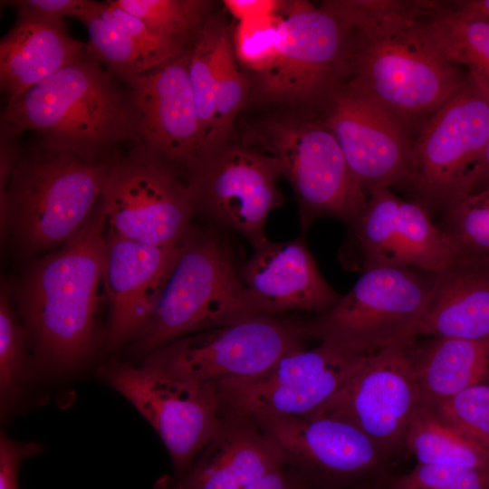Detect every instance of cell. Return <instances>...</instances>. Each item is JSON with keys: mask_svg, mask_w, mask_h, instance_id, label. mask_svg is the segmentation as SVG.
<instances>
[{"mask_svg": "<svg viewBox=\"0 0 489 489\" xmlns=\"http://www.w3.org/2000/svg\"><path fill=\"white\" fill-rule=\"evenodd\" d=\"M420 404L436 407L489 375V343L434 338L415 346Z\"/></svg>", "mask_w": 489, "mask_h": 489, "instance_id": "cell-25", "label": "cell"}, {"mask_svg": "<svg viewBox=\"0 0 489 489\" xmlns=\"http://www.w3.org/2000/svg\"><path fill=\"white\" fill-rule=\"evenodd\" d=\"M18 138L1 132L0 135V197L5 193L10 177L20 157Z\"/></svg>", "mask_w": 489, "mask_h": 489, "instance_id": "cell-41", "label": "cell"}, {"mask_svg": "<svg viewBox=\"0 0 489 489\" xmlns=\"http://www.w3.org/2000/svg\"><path fill=\"white\" fill-rule=\"evenodd\" d=\"M42 446L35 442H18L1 433L0 489H18V470L27 457L38 454Z\"/></svg>", "mask_w": 489, "mask_h": 489, "instance_id": "cell-38", "label": "cell"}, {"mask_svg": "<svg viewBox=\"0 0 489 489\" xmlns=\"http://www.w3.org/2000/svg\"><path fill=\"white\" fill-rule=\"evenodd\" d=\"M240 275L250 302L261 314H319L340 296L321 274L302 236L287 242L266 239L254 247Z\"/></svg>", "mask_w": 489, "mask_h": 489, "instance_id": "cell-21", "label": "cell"}, {"mask_svg": "<svg viewBox=\"0 0 489 489\" xmlns=\"http://www.w3.org/2000/svg\"><path fill=\"white\" fill-rule=\"evenodd\" d=\"M433 408L446 422L489 451V383L475 384Z\"/></svg>", "mask_w": 489, "mask_h": 489, "instance_id": "cell-35", "label": "cell"}, {"mask_svg": "<svg viewBox=\"0 0 489 489\" xmlns=\"http://www.w3.org/2000/svg\"><path fill=\"white\" fill-rule=\"evenodd\" d=\"M348 225L340 259L349 270L406 266L437 273L457 255L426 207L398 197L388 187L372 190L364 209Z\"/></svg>", "mask_w": 489, "mask_h": 489, "instance_id": "cell-15", "label": "cell"}, {"mask_svg": "<svg viewBox=\"0 0 489 489\" xmlns=\"http://www.w3.org/2000/svg\"><path fill=\"white\" fill-rule=\"evenodd\" d=\"M285 463L309 482L342 483L376 473L387 455L352 424L330 416H252Z\"/></svg>", "mask_w": 489, "mask_h": 489, "instance_id": "cell-18", "label": "cell"}, {"mask_svg": "<svg viewBox=\"0 0 489 489\" xmlns=\"http://www.w3.org/2000/svg\"><path fill=\"white\" fill-rule=\"evenodd\" d=\"M281 27L279 10L239 21L232 41L236 60L254 74L268 69L278 54Z\"/></svg>", "mask_w": 489, "mask_h": 489, "instance_id": "cell-34", "label": "cell"}, {"mask_svg": "<svg viewBox=\"0 0 489 489\" xmlns=\"http://www.w3.org/2000/svg\"><path fill=\"white\" fill-rule=\"evenodd\" d=\"M488 137L489 94L468 76L413 140L409 187L415 201L446 213L470 195Z\"/></svg>", "mask_w": 489, "mask_h": 489, "instance_id": "cell-8", "label": "cell"}, {"mask_svg": "<svg viewBox=\"0 0 489 489\" xmlns=\"http://www.w3.org/2000/svg\"><path fill=\"white\" fill-rule=\"evenodd\" d=\"M421 335L489 343V263L457 254L436 273Z\"/></svg>", "mask_w": 489, "mask_h": 489, "instance_id": "cell-23", "label": "cell"}, {"mask_svg": "<svg viewBox=\"0 0 489 489\" xmlns=\"http://www.w3.org/2000/svg\"><path fill=\"white\" fill-rule=\"evenodd\" d=\"M89 54L8 102L1 132L34 131L44 142L88 160H102L123 142L138 143L129 92Z\"/></svg>", "mask_w": 489, "mask_h": 489, "instance_id": "cell-3", "label": "cell"}, {"mask_svg": "<svg viewBox=\"0 0 489 489\" xmlns=\"http://www.w3.org/2000/svg\"><path fill=\"white\" fill-rule=\"evenodd\" d=\"M107 218L100 202L56 252L31 262L11 294L38 362L62 372L91 351L104 283Z\"/></svg>", "mask_w": 489, "mask_h": 489, "instance_id": "cell-2", "label": "cell"}, {"mask_svg": "<svg viewBox=\"0 0 489 489\" xmlns=\"http://www.w3.org/2000/svg\"><path fill=\"white\" fill-rule=\"evenodd\" d=\"M196 212L244 237L254 247L267 238L264 226L283 197L278 161L244 144L229 142L198 154L187 167Z\"/></svg>", "mask_w": 489, "mask_h": 489, "instance_id": "cell-13", "label": "cell"}, {"mask_svg": "<svg viewBox=\"0 0 489 489\" xmlns=\"http://www.w3.org/2000/svg\"><path fill=\"white\" fill-rule=\"evenodd\" d=\"M350 27L341 82L409 135L467 81L425 38L420 1H327Z\"/></svg>", "mask_w": 489, "mask_h": 489, "instance_id": "cell-1", "label": "cell"}, {"mask_svg": "<svg viewBox=\"0 0 489 489\" xmlns=\"http://www.w3.org/2000/svg\"><path fill=\"white\" fill-rule=\"evenodd\" d=\"M225 31L219 20L209 16L194 36L193 45L190 48L188 72L196 100L203 145L215 122L216 57L220 38Z\"/></svg>", "mask_w": 489, "mask_h": 489, "instance_id": "cell-32", "label": "cell"}, {"mask_svg": "<svg viewBox=\"0 0 489 489\" xmlns=\"http://www.w3.org/2000/svg\"><path fill=\"white\" fill-rule=\"evenodd\" d=\"M109 158L88 160L40 138L21 149L0 197L1 235L24 254L65 244L98 204Z\"/></svg>", "mask_w": 489, "mask_h": 489, "instance_id": "cell-4", "label": "cell"}, {"mask_svg": "<svg viewBox=\"0 0 489 489\" xmlns=\"http://www.w3.org/2000/svg\"><path fill=\"white\" fill-rule=\"evenodd\" d=\"M284 465L281 449L253 417L225 413L218 433L175 484L177 489H243Z\"/></svg>", "mask_w": 489, "mask_h": 489, "instance_id": "cell-22", "label": "cell"}, {"mask_svg": "<svg viewBox=\"0 0 489 489\" xmlns=\"http://www.w3.org/2000/svg\"><path fill=\"white\" fill-rule=\"evenodd\" d=\"M190 48L122 82L127 87L139 144L172 168L185 169L203 140L188 65Z\"/></svg>", "mask_w": 489, "mask_h": 489, "instance_id": "cell-19", "label": "cell"}, {"mask_svg": "<svg viewBox=\"0 0 489 489\" xmlns=\"http://www.w3.org/2000/svg\"><path fill=\"white\" fill-rule=\"evenodd\" d=\"M225 6L239 21L276 13L283 1L279 0H225Z\"/></svg>", "mask_w": 489, "mask_h": 489, "instance_id": "cell-40", "label": "cell"}, {"mask_svg": "<svg viewBox=\"0 0 489 489\" xmlns=\"http://www.w3.org/2000/svg\"><path fill=\"white\" fill-rule=\"evenodd\" d=\"M302 477L284 465L254 480L243 489H308Z\"/></svg>", "mask_w": 489, "mask_h": 489, "instance_id": "cell-39", "label": "cell"}, {"mask_svg": "<svg viewBox=\"0 0 489 489\" xmlns=\"http://www.w3.org/2000/svg\"><path fill=\"white\" fill-rule=\"evenodd\" d=\"M489 187V137L475 171V187L472 193Z\"/></svg>", "mask_w": 489, "mask_h": 489, "instance_id": "cell-43", "label": "cell"}, {"mask_svg": "<svg viewBox=\"0 0 489 489\" xmlns=\"http://www.w3.org/2000/svg\"><path fill=\"white\" fill-rule=\"evenodd\" d=\"M414 340L368 355L343 388L312 416L352 424L387 455L405 446L408 425L421 401Z\"/></svg>", "mask_w": 489, "mask_h": 489, "instance_id": "cell-16", "label": "cell"}, {"mask_svg": "<svg viewBox=\"0 0 489 489\" xmlns=\"http://www.w3.org/2000/svg\"><path fill=\"white\" fill-rule=\"evenodd\" d=\"M29 343L11 294L2 287L0 295V405L5 413L23 391L28 379Z\"/></svg>", "mask_w": 489, "mask_h": 489, "instance_id": "cell-31", "label": "cell"}, {"mask_svg": "<svg viewBox=\"0 0 489 489\" xmlns=\"http://www.w3.org/2000/svg\"><path fill=\"white\" fill-rule=\"evenodd\" d=\"M306 338V321L255 314L176 340L147 355L143 364L217 385L261 374L303 347Z\"/></svg>", "mask_w": 489, "mask_h": 489, "instance_id": "cell-12", "label": "cell"}, {"mask_svg": "<svg viewBox=\"0 0 489 489\" xmlns=\"http://www.w3.org/2000/svg\"><path fill=\"white\" fill-rule=\"evenodd\" d=\"M421 3L418 24L425 38L489 94V22L467 15L450 3Z\"/></svg>", "mask_w": 489, "mask_h": 489, "instance_id": "cell-26", "label": "cell"}, {"mask_svg": "<svg viewBox=\"0 0 489 489\" xmlns=\"http://www.w3.org/2000/svg\"><path fill=\"white\" fill-rule=\"evenodd\" d=\"M388 489H489V470L417 463L396 477Z\"/></svg>", "mask_w": 489, "mask_h": 489, "instance_id": "cell-36", "label": "cell"}, {"mask_svg": "<svg viewBox=\"0 0 489 489\" xmlns=\"http://www.w3.org/2000/svg\"><path fill=\"white\" fill-rule=\"evenodd\" d=\"M295 349L254 377L217 384L225 413L309 417L321 411L359 369L367 356L326 341Z\"/></svg>", "mask_w": 489, "mask_h": 489, "instance_id": "cell-14", "label": "cell"}, {"mask_svg": "<svg viewBox=\"0 0 489 489\" xmlns=\"http://www.w3.org/2000/svg\"><path fill=\"white\" fill-rule=\"evenodd\" d=\"M321 105L320 120L367 196L376 188L410 185L413 140L392 117L342 83Z\"/></svg>", "mask_w": 489, "mask_h": 489, "instance_id": "cell-17", "label": "cell"}, {"mask_svg": "<svg viewBox=\"0 0 489 489\" xmlns=\"http://www.w3.org/2000/svg\"><path fill=\"white\" fill-rule=\"evenodd\" d=\"M452 5L467 15L489 22V0L455 1Z\"/></svg>", "mask_w": 489, "mask_h": 489, "instance_id": "cell-42", "label": "cell"}, {"mask_svg": "<svg viewBox=\"0 0 489 489\" xmlns=\"http://www.w3.org/2000/svg\"><path fill=\"white\" fill-rule=\"evenodd\" d=\"M181 244L157 246L107 231L105 292L110 306L109 342L136 337L151 316Z\"/></svg>", "mask_w": 489, "mask_h": 489, "instance_id": "cell-20", "label": "cell"}, {"mask_svg": "<svg viewBox=\"0 0 489 489\" xmlns=\"http://www.w3.org/2000/svg\"><path fill=\"white\" fill-rule=\"evenodd\" d=\"M261 314L253 307L226 239L194 226L181 244L148 322L135 337L146 356L189 334Z\"/></svg>", "mask_w": 489, "mask_h": 489, "instance_id": "cell-5", "label": "cell"}, {"mask_svg": "<svg viewBox=\"0 0 489 489\" xmlns=\"http://www.w3.org/2000/svg\"><path fill=\"white\" fill-rule=\"evenodd\" d=\"M361 273L346 294L306 321L309 337L360 356L415 339L436 273L406 266Z\"/></svg>", "mask_w": 489, "mask_h": 489, "instance_id": "cell-7", "label": "cell"}, {"mask_svg": "<svg viewBox=\"0 0 489 489\" xmlns=\"http://www.w3.org/2000/svg\"><path fill=\"white\" fill-rule=\"evenodd\" d=\"M278 54L265 71L254 74L257 101L321 105L341 82L350 28L325 2L283 1Z\"/></svg>", "mask_w": 489, "mask_h": 489, "instance_id": "cell-9", "label": "cell"}, {"mask_svg": "<svg viewBox=\"0 0 489 489\" xmlns=\"http://www.w3.org/2000/svg\"><path fill=\"white\" fill-rule=\"evenodd\" d=\"M160 485L162 489H177L176 484L173 483L170 485L167 486V484L165 483V481H162Z\"/></svg>", "mask_w": 489, "mask_h": 489, "instance_id": "cell-44", "label": "cell"}, {"mask_svg": "<svg viewBox=\"0 0 489 489\" xmlns=\"http://www.w3.org/2000/svg\"><path fill=\"white\" fill-rule=\"evenodd\" d=\"M159 35L187 45L210 16L206 0H114Z\"/></svg>", "mask_w": 489, "mask_h": 489, "instance_id": "cell-30", "label": "cell"}, {"mask_svg": "<svg viewBox=\"0 0 489 489\" xmlns=\"http://www.w3.org/2000/svg\"><path fill=\"white\" fill-rule=\"evenodd\" d=\"M233 43L226 31L222 34L216 57V117L200 153L217 149L228 142L236 116L245 105L252 82L238 69Z\"/></svg>", "mask_w": 489, "mask_h": 489, "instance_id": "cell-29", "label": "cell"}, {"mask_svg": "<svg viewBox=\"0 0 489 489\" xmlns=\"http://www.w3.org/2000/svg\"><path fill=\"white\" fill-rule=\"evenodd\" d=\"M243 139L244 145L280 164L295 195L303 231L321 217L350 224L366 206L367 194L320 120L269 116L249 124Z\"/></svg>", "mask_w": 489, "mask_h": 489, "instance_id": "cell-6", "label": "cell"}, {"mask_svg": "<svg viewBox=\"0 0 489 489\" xmlns=\"http://www.w3.org/2000/svg\"><path fill=\"white\" fill-rule=\"evenodd\" d=\"M100 377L156 430L177 480L223 425L224 403L216 384L176 377L143 363H111L101 368Z\"/></svg>", "mask_w": 489, "mask_h": 489, "instance_id": "cell-10", "label": "cell"}, {"mask_svg": "<svg viewBox=\"0 0 489 489\" xmlns=\"http://www.w3.org/2000/svg\"><path fill=\"white\" fill-rule=\"evenodd\" d=\"M87 55V43L73 38L64 21L17 17L0 41V86L7 103Z\"/></svg>", "mask_w": 489, "mask_h": 489, "instance_id": "cell-24", "label": "cell"}, {"mask_svg": "<svg viewBox=\"0 0 489 489\" xmlns=\"http://www.w3.org/2000/svg\"><path fill=\"white\" fill-rule=\"evenodd\" d=\"M445 215L441 229L457 254L489 263V187L471 193Z\"/></svg>", "mask_w": 489, "mask_h": 489, "instance_id": "cell-33", "label": "cell"}, {"mask_svg": "<svg viewBox=\"0 0 489 489\" xmlns=\"http://www.w3.org/2000/svg\"><path fill=\"white\" fill-rule=\"evenodd\" d=\"M87 0H15L2 1L16 8L17 17L44 22L63 21L78 15Z\"/></svg>", "mask_w": 489, "mask_h": 489, "instance_id": "cell-37", "label": "cell"}, {"mask_svg": "<svg viewBox=\"0 0 489 489\" xmlns=\"http://www.w3.org/2000/svg\"><path fill=\"white\" fill-rule=\"evenodd\" d=\"M76 18L88 30V54L121 82L157 66L115 18L107 1L87 0Z\"/></svg>", "mask_w": 489, "mask_h": 489, "instance_id": "cell-28", "label": "cell"}, {"mask_svg": "<svg viewBox=\"0 0 489 489\" xmlns=\"http://www.w3.org/2000/svg\"><path fill=\"white\" fill-rule=\"evenodd\" d=\"M405 446L418 464L489 470V451L446 422L430 406L420 404L408 425Z\"/></svg>", "mask_w": 489, "mask_h": 489, "instance_id": "cell-27", "label": "cell"}, {"mask_svg": "<svg viewBox=\"0 0 489 489\" xmlns=\"http://www.w3.org/2000/svg\"><path fill=\"white\" fill-rule=\"evenodd\" d=\"M108 227L119 235L157 246L180 244L192 229L196 209L176 169L135 143L110 156L100 197Z\"/></svg>", "mask_w": 489, "mask_h": 489, "instance_id": "cell-11", "label": "cell"}]
</instances>
